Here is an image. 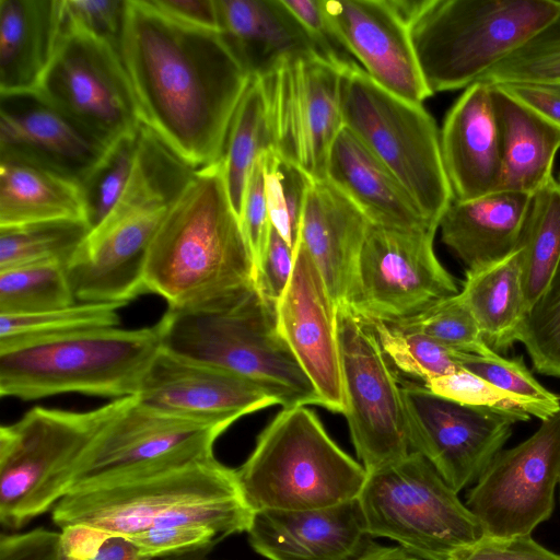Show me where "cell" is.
<instances>
[{
    "instance_id": "23",
    "label": "cell",
    "mask_w": 560,
    "mask_h": 560,
    "mask_svg": "<svg viewBox=\"0 0 560 560\" xmlns=\"http://www.w3.org/2000/svg\"><path fill=\"white\" fill-rule=\"evenodd\" d=\"M268 560H350L372 542L357 499L313 510H261L246 532Z\"/></svg>"
},
{
    "instance_id": "47",
    "label": "cell",
    "mask_w": 560,
    "mask_h": 560,
    "mask_svg": "<svg viewBox=\"0 0 560 560\" xmlns=\"http://www.w3.org/2000/svg\"><path fill=\"white\" fill-rule=\"evenodd\" d=\"M126 0H63V22L84 31L119 52Z\"/></svg>"
},
{
    "instance_id": "51",
    "label": "cell",
    "mask_w": 560,
    "mask_h": 560,
    "mask_svg": "<svg viewBox=\"0 0 560 560\" xmlns=\"http://www.w3.org/2000/svg\"><path fill=\"white\" fill-rule=\"evenodd\" d=\"M453 560H560V555L539 545L532 535L512 538L482 536Z\"/></svg>"
},
{
    "instance_id": "17",
    "label": "cell",
    "mask_w": 560,
    "mask_h": 560,
    "mask_svg": "<svg viewBox=\"0 0 560 560\" xmlns=\"http://www.w3.org/2000/svg\"><path fill=\"white\" fill-rule=\"evenodd\" d=\"M409 442L457 493L476 483L512 435L516 421L463 405L423 385H400Z\"/></svg>"
},
{
    "instance_id": "20",
    "label": "cell",
    "mask_w": 560,
    "mask_h": 560,
    "mask_svg": "<svg viewBox=\"0 0 560 560\" xmlns=\"http://www.w3.org/2000/svg\"><path fill=\"white\" fill-rule=\"evenodd\" d=\"M136 397L153 409L228 427L246 415L280 405L272 394L244 377L162 348Z\"/></svg>"
},
{
    "instance_id": "26",
    "label": "cell",
    "mask_w": 560,
    "mask_h": 560,
    "mask_svg": "<svg viewBox=\"0 0 560 560\" xmlns=\"http://www.w3.org/2000/svg\"><path fill=\"white\" fill-rule=\"evenodd\" d=\"M326 179L374 224L404 231H436L394 174L342 127L330 149Z\"/></svg>"
},
{
    "instance_id": "8",
    "label": "cell",
    "mask_w": 560,
    "mask_h": 560,
    "mask_svg": "<svg viewBox=\"0 0 560 560\" xmlns=\"http://www.w3.org/2000/svg\"><path fill=\"white\" fill-rule=\"evenodd\" d=\"M88 411L35 407L0 428V522L19 529L52 509L71 489L82 456L132 401Z\"/></svg>"
},
{
    "instance_id": "10",
    "label": "cell",
    "mask_w": 560,
    "mask_h": 560,
    "mask_svg": "<svg viewBox=\"0 0 560 560\" xmlns=\"http://www.w3.org/2000/svg\"><path fill=\"white\" fill-rule=\"evenodd\" d=\"M343 126L394 174L427 220L439 221L453 201L440 132L422 105L378 85L355 61L341 69Z\"/></svg>"
},
{
    "instance_id": "57",
    "label": "cell",
    "mask_w": 560,
    "mask_h": 560,
    "mask_svg": "<svg viewBox=\"0 0 560 560\" xmlns=\"http://www.w3.org/2000/svg\"><path fill=\"white\" fill-rule=\"evenodd\" d=\"M350 560H419L399 546L371 542L365 550Z\"/></svg>"
},
{
    "instance_id": "40",
    "label": "cell",
    "mask_w": 560,
    "mask_h": 560,
    "mask_svg": "<svg viewBox=\"0 0 560 560\" xmlns=\"http://www.w3.org/2000/svg\"><path fill=\"white\" fill-rule=\"evenodd\" d=\"M362 319L375 334L387 360L423 384L462 369L455 359V351L425 335L404 330L381 319Z\"/></svg>"
},
{
    "instance_id": "16",
    "label": "cell",
    "mask_w": 560,
    "mask_h": 560,
    "mask_svg": "<svg viewBox=\"0 0 560 560\" xmlns=\"http://www.w3.org/2000/svg\"><path fill=\"white\" fill-rule=\"evenodd\" d=\"M435 232L370 224L348 304L358 316L396 320L459 292L434 253Z\"/></svg>"
},
{
    "instance_id": "41",
    "label": "cell",
    "mask_w": 560,
    "mask_h": 560,
    "mask_svg": "<svg viewBox=\"0 0 560 560\" xmlns=\"http://www.w3.org/2000/svg\"><path fill=\"white\" fill-rule=\"evenodd\" d=\"M265 180L272 226L295 250L307 191L313 179L275 149L265 153Z\"/></svg>"
},
{
    "instance_id": "15",
    "label": "cell",
    "mask_w": 560,
    "mask_h": 560,
    "mask_svg": "<svg viewBox=\"0 0 560 560\" xmlns=\"http://www.w3.org/2000/svg\"><path fill=\"white\" fill-rule=\"evenodd\" d=\"M341 69L317 54H305L283 60L261 78L273 148L313 180L326 179L329 152L343 127Z\"/></svg>"
},
{
    "instance_id": "42",
    "label": "cell",
    "mask_w": 560,
    "mask_h": 560,
    "mask_svg": "<svg viewBox=\"0 0 560 560\" xmlns=\"http://www.w3.org/2000/svg\"><path fill=\"white\" fill-rule=\"evenodd\" d=\"M479 81L560 85V13Z\"/></svg>"
},
{
    "instance_id": "1",
    "label": "cell",
    "mask_w": 560,
    "mask_h": 560,
    "mask_svg": "<svg viewBox=\"0 0 560 560\" xmlns=\"http://www.w3.org/2000/svg\"><path fill=\"white\" fill-rule=\"evenodd\" d=\"M119 56L142 125L195 170L219 162L250 79L220 33L126 0Z\"/></svg>"
},
{
    "instance_id": "3",
    "label": "cell",
    "mask_w": 560,
    "mask_h": 560,
    "mask_svg": "<svg viewBox=\"0 0 560 560\" xmlns=\"http://www.w3.org/2000/svg\"><path fill=\"white\" fill-rule=\"evenodd\" d=\"M147 293L167 307L199 304L255 283V266L221 162L195 171L149 247Z\"/></svg>"
},
{
    "instance_id": "24",
    "label": "cell",
    "mask_w": 560,
    "mask_h": 560,
    "mask_svg": "<svg viewBox=\"0 0 560 560\" xmlns=\"http://www.w3.org/2000/svg\"><path fill=\"white\" fill-rule=\"evenodd\" d=\"M440 144L453 200L497 191L501 148L490 83L477 81L464 90L445 116Z\"/></svg>"
},
{
    "instance_id": "25",
    "label": "cell",
    "mask_w": 560,
    "mask_h": 560,
    "mask_svg": "<svg viewBox=\"0 0 560 560\" xmlns=\"http://www.w3.org/2000/svg\"><path fill=\"white\" fill-rule=\"evenodd\" d=\"M370 224L362 211L328 179L313 180L299 241L322 272L337 306L350 302Z\"/></svg>"
},
{
    "instance_id": "46",
    "label": "cell",
    "mask_w": 560,
    "mask_h": 560,
    "mask_svg": "<svg viewBox=\"0 0 560 560\" xmlns=\"http://www.w3.org/2000/svg\"><path fill=\"white\" fill-rule=\"evenodd\" d=\"M265 153L257 159L252 167L240 215L241 225L253 257L255 277L267 248L271 226L266 194Z\"/></svg>"
},
{
    "instance_id": "30",
    "label": "cell",
    "mask_w": 560,
    "mask_h": 560,
    "mask_svg": "<svg viewBox=\"0 0 560 560\" xmlns=\"http://www.w3.org/2000/svg\"><path fill=\"white\" fill-rule=\"evenodd\" d=\"M491 85L501 148V176L497 191L533 196L555 178L560 128L499 85Z\"/></svg>"
},
{
    "instance_id": "18",
    "label": "cell",
    "mask_w": 560,
    "mask_h": 560,
    "mask_svg": "<svg viewBox=\"0 0 560 560\" xmlns=\"http://www.w3.org/2000/svg\"><path fill=\"white\" fill-rule=\"evenodd\" d=\"M172 207L117 202L66 265L80 303L125 306L142 293L151 242Z\"/></svg>"
},
{
    "instance_id": "50",
    "label": "cell",
    "mask_w": 560,
    "mask_h": 560,
    "mask_svg": "<svg viewBox=\"0 0 560 560\" xmlns=\"http://www.w3.org/2000/svg\"><path fill=\"white\" fill-rule=\"evenodd\" d=\"M293 265L294 250L271 224L267 248L256 272L255 283L262 296L275 305L289 283Z\"/></svg>"
},
{
    "instance_id": "9",
    "label": "cell",
    "mask_w": 560,
    "mask_h": 560,
    "mask_svg": "<svg viewBox=\"0 0 560 560\" xmlns=\"http://www.w3.org/2000/svg\"><path fill=\"white\" fill-rule=\"evenodd\" d=\"M365 533L419 560H453L483 532L475 515L419 453L369 472L357 498Z\"/></svg>"
},
{
    "instance_id": "36",
    "label": "cell",
    "mask_w": 560,
    "mask_h": 560,
    "mask_svg": "<svg viewBox=\"0 0 560 560\" xmlns=\"http://www.w3.org/2000/svg\"><path fill=\"white\" fill-rule=\"evenodd\" d=\"M90 231L85 221L74 220L0 228V270L48 261L67 265Z\"/></svg>"
},
{
    "instance_id": "22",
    "label": "cell",
    "mask_w": 560,
    "mask_h": 560,
    "mask_svg": "<svg viewBox=\"0 0 560 560\" xmlns=\"http://www.w3.org/2000/svg\"><path fill=\"white\" fill-rule=\"evenodd\" d=\"M108 148L36 91L0 94V158L40 166L81 185Z\"/></svg>"
},
{
    "instance_id": "49",
    "label": "cell",
    "mask_w": 560,
    "mask_h": 560,
    "mask_svg": "<svg viewBox=\"0 0 560 560\" xmlns=\"http://www.w3.org/2000/svg\"><path fill=\"white\" fill-rule=\"evenodd\" d=\"M283 3L306 31L322 57L340 67L354 62L334 34L320 0H283Z\"/></svg>"
},
{
    "instance_id": "21",
    "label": "cell",
    "mask_w": 560,
    "mask_h": 560,
    "mask_svg": "<svg viewBox=\"0 0 560 560\" xmlns=\"http://www.w3.org/2000/svg\"><path fill=\"white\" fill-rule=\"evenodd\" d=\"M337 39L378 85L422 105L429 91L408 24L389 0H320Z\"/></svg>"
},
{
    "instance_id": "34",
    "label": "cell",
    "mask_w": 560,
    "mask_h": 560,
    "mask_svg": "<svg viewBox=\"0 0 560 560\" xmlns=\"http://www.w3.org/2000/svg\"><path fill=\"white\" fill-rule=\"evenodd\" d=\"M518 249L528 311L560 262V183L557 178L532 196Z\"/></svg>"
},
{
    "instance_id": "56",
    "label": "cell",
    "mask_w": 560,
    "mask_h": 560,
    "mask_svg": "<svg viewBox=\"0 0 560 560\" xmlns=\"http://www.w3.org/2000/svg\"><path fill=\"white\" fill-rule=\"evenodd\" d=\"M91 560H149L140 556L135 545L122 536L109 535ZM152 560V559H151Z\"/></svg>"
},
{
    "instance_id": "4",
    "label": "cell",
    "mask_w": 560,
    "mask_h": 560,
    "mask_svg": "<svg viewBox=\"0 0 560 560\" xmlns=\"http://www.w3.org/2000/svg\"><path fill=\"white\" fill-rule=\"evenodd\" d=\"M155 327L162 349L244 377L283 408L322 406L278 330L275 304L256 283L191 306L167 307Z\"/></svg>"
},
{
    "instance_id": "54",
    "label": "cell",
    "mask_w": 560,
    "mask_h": 560,
    "mask_svg": "<svg viewBox=\"0 0 560 560\" xmlns=\"http://www.w3.org/2000/svg\"><path fill=\"white\" fill-rule=\"evenodd\" d=\"M149 2L178 22L219 32L215 0H149Z\"/></svg>"
},
{
    "instance_id": "2",
    "label": "cell",
    "mask_w": 560,
    "mask_h": 560,
    "mask_svg": "<svg viewBox=\"0 0 560 560\" xmlns=\"http://www.w3.org/2000/svg\"><path fill=\"white\" fill-rule=\"evenodd\" d=\"M254 510L236 469L214 456L68 492L54 508L60 528L89 526L128 537L170 525H203L220 538L247 532Z\"/></svg>"
},
{
    "instance_id": "28",
    "label": "cell",
    "mask_w": 560,
    "mask_h": 560,
    "mask_svg": "<svg viewBox=\"0 0 560 560\" xmlns=\"http://www.w3.org/2000/svg\"><path fill=\"white\" fill-rule=\"evenodd\" d=\"M532 196L495 191L453 200L439 221L443 243L466 266L476 269L518 249Z\"/></svg>"
},
{
    "instance_id": "5",
    "label": "cell",
    "mask_w": 560,
    "mask_h": 560,
    "mask_svg": "<svg viewBox=\"0 0 560 560\" xmlns=\"http://www.w3.org/2000/svg\"><path fill=\"white\" fill-rule=\"evenodd\" d=\"M559 13L556 0H422L409 31L429 91L479 81Z\"/></svg>"
},
{
    "instance_id": "27",
    "label": "cell",
    "mask_w": 560,
    "mask_h": 560,
    "mask_svg": "<svg viewBox=\"0 0 560 560\" xmlns=\"http://www.w3.org/2000/svg\"><path fill=\"white\" fill-rule=\"evenodd\" d=\"M215 4L219 33L249 77L264 78L294 56L319 55L283 0H215Z\"/></svg>"
},
{
    "instance_id": "38",
    "label": "cell",
    "mask_w": 560,
    "mask_h": 560,
    "mask_svg": "<svg viewBox=\"0 0 560 560\" xmlns=\"http://www.w3.org/2000/svg\"><path fill=\"white\" fill-rule=\"evenodd\" d=\"M388 323L404 330L425 335L455 352L482 357L497 354L486 343L459 292L432 303L415 315Z\"/></svg>"
},
{
    "instance_id": "39",
    "label": "cell",
    "mask_w": 560,
    "mask_h": 560,
    "mask_svg": "<svg viewBox=\"0 0 560 560\" xmlns=\"http://www.w3.org/2000/svg\"><path fill=\"white\" fill-rule=\"evenodd\" d=\"M462 369L483 378L513 396L532 417L544 421L560 411V397L542 386L523 361V357L503 358L455 352Z\"/></svg>"
},
{
    "instance_id": "37",
    "label": "cell",
    "mask_w": 560,
    "mask_h": 560,
    "mask_svg": "<svg viewBox=\"0 0 560 560\" xmlns=\"http://www.w3.org/2000/svg\"><path fill=\"white\" fill-rule=\"evenodd\" d=\"M78 303L58 261L0 270V315L35 314Z\"/></svg>"
},
{
    "instance_id": "11",
    "label": "cell",
    "mask_w": 560,
    "mask_h": 560,
    "mask_svg": "<svg viewBox=\"0 0 560 560\" xmlns=\"http://www.w3.org/2000/svg\"><path fill=\"white\" fill-rule=\"evenodd\" d=\"M36 92L105 147L142 126L118 50L67 25L63 12L57 49Z\"/></svg>"
},
{
    "instance_id": "13",
    "label": "cell",
    "mask_w": 560,
    "mask_h": 560,
    "mask_svg": "<svg viewBox=\"0 0 560 560\" xmlns=\"http://www.w3.org/2000/svg\"><path fill=\"white\" fill-rule=\"evenodd\" d=\"M228 428L153 409L135 396L91 443L70 491L214 456V442Z\"/></svg>"
},
{
    "instance_id": "19",
    "label": "cell",
    "mask_w": 560,
    "mask_h": 560,
    "mask_svg": "<svg viewBox=\"0 0 560 560\" xmlns=\"http://www.w3.org/2000/svg\"><path fill=\"white\" fill-rule=\"evenodd\" d=\"M337 304L299 241L289 283L275 305L278 330L314 385L322 407L345 412Z\"/></svg>"
},
{
    "instance_id": "44",
    "label": "cell",
    "mask_w": 560,
    "mask_h": 560,
    "mask_svg": "<svg viewBox=\"0 0 560 560\" xmlns=\"http://www.w3.org/2000/svg\"><path fill=\"white\" fill-rule=\"evenodd\" d=\"M518 342L524 345L536 372L560 378V262L528 308Z\"/></svg>"
},
{
    "instance_id": "48",
    "label": "cell",
    "mask_w": 560,
    "mask_h": 560,
    "mask_svg": "<svg viewBox=\"0 0 560 560\" xmlns=\"http://www.w3.org/2000/svg\"><path fill=\"white\" fill-rule=\"evenodd\" d=\"M219 535L203 525H170L153 527L126 537L144 559H154L208 547ZM220 538V537H219Z\"/></svg>"
},
{
    "instance_id": "45",
    "label": "cell",
    "mask_w": 560,
    "mask_h": 560,
    "mask_svg": "<svg viewBox=\"0 0 560 560\" xmlns=\"http://www.w3.org/2000/svg\"><path fill=\"white\" fill-rule=\"evenodd\" d=\"M422 385L444 398L467 406L499 411L512 417L516 422L527 421L530 418L513 396L464 369Z\"/></svg>"
},
{
    "instance_id": "52",
    "label": "cell",
    "mask_w": 560,
    "mask_h": 560,
    "mask_svg": "<svg viewBox=\"0 0 560 560\" xmlns=\"http://www.w3.org/2000/svg\"><path fill=\"white\" fill-rule=\"evenodd\" d=\"M0 560H61V532L38 527L1 534Z\"/></svg>"
},
{
    "instance_id": "14",
    "label": "cell",
    "mask_w": 560,
    "mask_h": 560,
    "mask_svg": "<svg viewBox=\"0 0 560 560\" xmlns=\"http://www.w3.org/2000/svg\"><path fill=\"white\" fill-rule=\"evenodd\" d=\"M560 483V411L514 447L502 450L467 493L483 536L532 535L553 511Z\"/></svg>"
},
{
    "instance_id": "35",
    "label": "cell",
    "mask_w": 560,
    "mask_h": 560,
    "mask_svg": "<svg viewBox=\"0 0 560 560\" xmlns=\"http://www.w3.org/2000/svg\"><path fill=\"white\" fill-rule=\"evenodd\" d=\"M119 304L75 303L52 311L0 315V351L120 324Z\"/></svg>"
},
{
    "instance_id": "6",
    "label": "cell",
    "mask_w": 560,
    "mask_h": 560,
    "mask_svg": "<svg viewBox=\"0 0 560 560\" xmlns=\"http://www.w3.org/2000/svg\"><path fill=\"white\" fill-rule=\"evenodd\" d=\"M236 475L249 506L313 510L358 498L368 472L306 406L282 408L257 436Z\"/></svg>"
},
{
    "instance_id": "33",
    "label": "cell",
    "mask_w": 560,
    "mask_h": 560,
    "mask_svg": "<svg viewBox=\"0 0 560 560\" xmlns=\"http://www.w3.org/2000/svg\"><path fill=\"white\" fill-rule=\"evenodd\" d=\"M273 148L264 81L250 77L232 117L221 156L231 205L241 215L247 179L257 159Z\"/></svg>"
},
{
    "instance_id": "7",
    "label": "cell",
    "mask_w": 560,
    "mask_h": 560,
    "mask_svg": "<svg viewBox=\"0 0 560 560\" xmlns=\"http://www.w3.org/2000/svg\"><path fill=\"white\" fill-rule=\"evenodd\" d=\"M160 348L154 325L89 330L0 351V395L132 397Z\"/></svg>"
},
{
    "instance_id": "43",
    "label": "cell",
    "mask_w": 560,
    "mask_h": 560,
    "mask_svg": "<svg viewBox=\"0 0 560 560\" xmlns=\"http://www.w3.org/2000/svg\"><path fill=\"white\" fill-rule=\"evenodd\" d=\"M139 131L115 141L81 183L86 222L91 230L103 222L118 202L132 172Z\"/></svg>"
},
{
    "instance_id": "58",
    "label": "cell",
    "mask_w": 560,
    "mask_h": 560,
    "mask_svg": "<svg viewBox=\"0 0 560 560\" xmlns=\"http://www.w3.org/2000/svg\"><path fill=\"white\" fill-rule=\"evenodd\" d=\"M559 183H560V174H559V178H558Z\"/></svg>"
},
{
    "instance_id": "12",
    "label": "cell",
    "mask_w": 560,
    "mask_h": 560,
    "mask_svg": "<svg viewBox=\"0 0 560 560\" xmlns=\"http://www.w3.org/2000/svg\"><path fill=\"white\" fill-rule=\"evenodd\" d=\"M337 307L343 415L369 474L412 452L401 388L372 329L349 305Z\"/></svg>"
},
{
    "instance_id": "55",
    "label": "cell",
    "mask_w": 560,
    "mask_h": 560,
    "mask_svg": "<svg viewBox=\"0 0 560 560\" xmlns=\"http://www.w3.org/2000/svg\"><path fill=\"white\" fill-rule=\"evenodd\" d=\"M108 536L82 525L61 528V560H91Z\"/></svg>"
},
{
    "instance_id": "53",
    "label": "cell",
    "mask_w": 560,
    "mask_h": 560,
    "mask_svg": "<svg viewBox=\"0 0 560 560\" xmlns=\"http://www.w3.org/2000/svg\"><path fill=\"white\" fill-rule=\"evenodd\" d=\"M494 85H499L509 95L560 128V85L540 83Z\"/></svg>"
},
{
    "instance_id": "32",
    "label": "cell",
    "mask_w": 560,
    "mask_h": 560,
    "mask_svg": "<svg viewBox=\"0 0 560 560\" xmlns=\"http://www.w3.org/2000/svg\"><path fill=\"white\" fill-rule=\"evenodd\" d=\"M459 293L494 352H505L518 341L527 314L520 249L502 260L466 270Z\"/></svg>"
},
{
    "instance_id": "31",
    "label": "cell",
    "mask_w": 560,
    "mask_h": 560,
    "mask_svg": "<svg viewBox=\"0 0 560 560\" xmlns=\"http://www.w3.org/2000/svg\"><path fill=\"white\" fill-rule=\"evenodd\" d=\"M58 220L86 222L80 185L40 166L0 158V228Z\"/></svg>"
},
{
    "instance_id": "29",
    "label": "cell",
    "mask_w": 560,
    "mask_h": 560,
    "mask_svg": "<svg viewBox=\"0 0 560 560\" xmlns=\"http://www.w3.org/2000/svg\"><path fill=\"white\" fill-rule=\"evenodd\" d=\"M63 0H0V94L37 91L62 32Z\"/></svg>"
}]
</instances>
